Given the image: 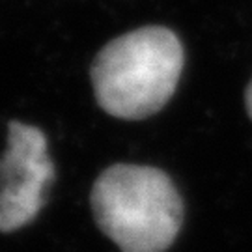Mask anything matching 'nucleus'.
I'll list each match as a JSON object with an SVG mask.
<instances>
[{"label":"nucleus","instance_id":"f257e3e1","mask_svg":"<svg viewBox=\"0 0 252 252\" xmlns=\"http://www.w3.org/2000/svg\"><path fill=\"white\" fill-rule=\"evenodd\" d=\"M180 37L164 27H144L108 41L92 63L95 99L107 114L142 120L174 95L183 71Z\"/></svg>","mask_w":252,"mask_h":252},{"label":"nucleus","instance_id":"20e7f679","mask_svg":"<svg viewBox=\"0 0 252 252\" xmlns=\"http://www.w3.org/2000/svg\"><path fill=\"white\" fill-rule=\"evenodd\" d=\"M245 107H247V112L252 120V79L247 86V90H245Z\"/></svg>","mask_w":252,"mask_h":252},{"label":"nucleus","instance_id":"7ed1b4c3","mask_svg":"<svg viewBox=\"0 0 252 252\" xmlns=\"http://www.w3.org/2000/svg\"><path fill=\"white\" fill-rule=\"evenodd\" d=\"M54 164L41 129L11 122L0 157V230L15 232L30 224L45 204Z\"/></svg>","mask_w":252,"mask_h":252},{"label":"nucleus","instance_id":"f03ea898","mask_svg":"<svg viewBox=\"0 0 252 252\" xmlns=\"http://www.w3.org/2000/svg\"><path fill=\"white\" fill-rule=\"evenodd\" d=\"M92 213L122 252H164L183 226V200L166 172L142 164H112L90 194Z\"/></svg>","mask_w":252,"mask_h":252}]
</instances>
